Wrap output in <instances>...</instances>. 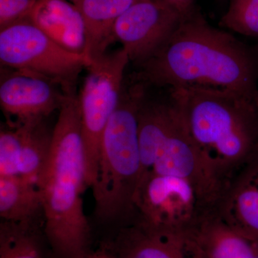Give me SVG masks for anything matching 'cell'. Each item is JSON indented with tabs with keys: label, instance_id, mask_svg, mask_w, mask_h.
I'll use <instances>...</instances> for the list:
<instances>
[{
	"label": "cell",
	"instance_id": "obj_3",
	"mask_svg": "<svg viewBox=\"0 0 258 258\" xmlns=\"http://www.w3.org/2000/svg\"><path fill=\"white\" fill-rule=\"evenodd\" d=\"M170 89L190 134L226 187L236 174L258 159L254 100L217 88Z\"/></svg>",
	"mask_w": 258,
	"mask_h": 258
},
{
	"label": "cell",
	"instance_id": "obj_10",
	"mask_svg": "<svg viewBox=\"0 0 258 258\" xmlns=\"http://www.w3.org/2000/svg\"><path fill=\"white\" fill-rule=\"evenodd\" d=\"M0 106L12 125L46 119L70 95L60 85L30 71L2 67Z\"/></svg>",
	"mask_w": 258,
	"mask_h": 258
},
{
	"label": "cell",
	"instance_id": "obj_16",
	"mask_svg": "<svg viewBox=\"0 0 258 258\" xmlns=\"http://www.w3.org/2000/svg\"><path fill=\"white\" fill-rule=\"evenodd\" d=\"M40 212H42V195L36 182L20 176H0L3 221H35Z\"/></svg>",
	"mask_w": 258,
	"mask_h": 258
},
{
	"label": "cell",
	"instance_id": "obj_11",
	"mask_svg": "<svg viewBox=\"0 0 258 258\" xmlns=\"http://www.w3.org/2000/svg\"><path fill=\"white\" fill-rule=\"evenodd\" d=\"M184 240L201 258H258L257 241L233 228L215 209H204Z\"/></svg>",
	"mask_w": 258,
	"mask_h": 258
},
{
	"label": "cell",
	"instance_id": "obj_6",
	"mask_svg": "<svg viewBox=\"0 0 258 258\" xmlns=\"http://www.w3.org/2000/svg\"><path fill=\"white\" fill-rule=\"evenodd\" d=\"M130 63L121 47L92 59L79 97L86 156V184L92 187L98 176L102 137L119 103L125 71Z\"/></svg>",
	"mask_w": 258,
	"mask_h": 258
},
{
	"label": "cell",
	"instance_id": "obj_12",
	"mask_svg": "<svg viewBox=\"0 0 258 258\" xmlns=\"http://www.w3.org/2000/svg\"><path fill=\"white\" fill-rule=\"evenodd\" d=\"M106 249L116 258H190L184 237L148 225L137 215Z\"/></svg>",
	"mask_w": 258,
	"mask_h": 258
},
{
	"label": "cell",
	"instance_id": "obj_25",
	"mask_svg": "<svg viewBox=\"0 0 258 258\" xmlns=\"http://www.w3.org/2000/svg\"><path fill=\"white\" fill-rule=\"evenodd\" d=\"M254 103H255L256 106L258 109V92L256 93L255 97H254Z\"/></svg>",
	"mask_w": 258,
	"mask_h": 258
},
{
	"label": "cell",
	"instance_id": "obj_8",
	"mask_svg": "<svg viewBox=\"0 0 258 258\" xmlns=\"http://www.w3.org/2000/svg\"><path fill=\"white\" fill-rule=\"evenodd\" d=\"M137 215L148 225L184 237L204 208L186 180L150 171L136 195Z\"/></svg>",
	"mask_w": 258,
	"mask_h": 258
},
{
	"label": "cell",
	"instance_id": "obj_21",
	"mask_svg": "<svg viewBox=\"0 0 258 258\" xmlns=\"http://www.w3.org/2000/svg\"><path fill=\"white\" fill-rule=\"evenodd\" d=\"M37 0H0V30L29 18Z\"/></svg>",
	"mask_w": 258,
	"mask_h": 258
},
{
	"label": "cell",
	"instance_id": "obj_13",
	"mask_svg": "<svg viewBox=\"0 0 258 258\" xmlns=\"http://www.w3.org/2000/svg\"><path fill=\"white\" fill-rule=\"evenodd\" d=\"M215 210L233 228L258 242V159L229 181Z\"/></svg>",
	"mask_w": 258,
	"mask_h": 258
},
{
	"label": "cell",
	"instance_id": "obj_9",
	"mask_svg": "<svg viewBox=\"0 0 258 258\" xmlns=\"http://www.w3.org/2000/svg\"><path fill=\"white\" fill-rule=\"evenodd\" d=\"M183 18L161 0L137 1L117 20L113 37L137 67L164 43Z\"/></svg>",
	"mask_w": 258,
	"mask_h": 258
},
{
	"label": "cell",
	"instance_id": "obj_5",
	"mask_svg": "<svg viewBox=\"0 0 258 258\" xmlns=\"http://www.w3.org/2000/svg\"><path fill=\"white\" fill-rule=\"evenodd\" d=\"M149 144L156 157L152 172L186 180L204 208H217L225 185L190 134L176 100L154 125Z\"/></svg>",
	"mask_w": 258,
	"mask_h": 258
},
{
	"label": "cell",
	"instance_id": "obj_26",
	"mask_svg": "<svg viewBox=\"0 0 258 258\" xmlns=\"http://www.w3.org/2000/svg\"><path fill=\"white\" fill-rule=\"evenodd\" d=\"M69 1H71V3H73V2H74V0H69Z\"/></svg>",
	"mask_w": 258,
	"mask_h": 258
},
{
	"label": "cell",
	"instance_id": "obj_27",
	"mask_svg": "<svg viewBox=\"0 0 258 258\" xmlns=\"http://www.w3.org/2000/svg\"><path fill=\"white\" fill-rule=\"evenodd\" d=\"M137 1H142V0H137Z\"/></svg>",
	"mask_w": 258,
	"mask_h": 258
},
{
	"label": "cell",
	"instance_id": "obj_24",
	"mask_svg": "<svg viewBox=\"0 0 258 258\" xmlns=\"http://www.w3.org/2000/svg\"><path fill=\"white\" fill-rule=\"evenodd\" d=\"M186 248H187V247H186ZM187 249L188 251H189L190 258H201L200 257V256L198 255V254L195 253V252H193V251L190 250V249L188 248Z\"/></svg>",
	"mask_w": 258,
	"mask_h": 258
},
{
	"label": "cell",
	"instance_id": "obj_19",
	"mask_svg": "<svg viewBox=\"0 0 258 258\" xmlns=\"http://www.w3.org/2000/svg\"><path fill=\"white\" fill-rule=\"evenodd\" d=\"M220 26L240 35L258 39V0H229Z\"/></svg>",
	"mask_w": 258,
	"mask_h": 258
},
{
	"label": "cell",
	"instance_id": "obj_17",
	"mask_svg": "<svg viewBox=\"0 0 258 258\" xmlns=\"http://www.w3.org/2000/svg\"><path fill=\"white\" fill-rule=\"evenodd\" d=\"M45 120L17 125L20 130L18 176L37 184L46 168L52 146L53 129Z\"/></svg>",
	"mask_w": 258,
	"mask_h": 258
},
{
	"label": "cell",
	"instance_id": "obj_23",
	"mask_svg": "<svg viewBox=\"0 0 258 258\" xmlns=\"http://www.w3.org/2000/svg\"><path fill=\"white\" fill-rule=\"evenodd\" d=\"M82 258H116L106 248L98 249L96 252H89Z\"/></svg>",
	"mask_w": 258,
	"mask_h": 258
},
{
	"label": "cell",
	"instance_id": "obj_15",
	"mask_svg": "<svg viewBox=\"0 0 258 258\" xmlns=\"http://www.w3.org/2000/svg\"><path fill=\"white\" fill-rule=\"evenodd\" d=\"M137 0H74L82 17L86 32V55L92 60L107 52L115 41L113 30L117 20Z\"/></svg>",
	"mask_w": 258,
	"mask_h": 258
},
{
	"label": "cell",
	"instance_id": "obj_22",
	"mask_svg": "<svg viewBox=\"0 0 258 258\" xmlns=\"http://www.w3.org/2000/svg\"><path fill=\"white\" fill-rule=\"evenodd\" d=\"M175 10L182 18L187 16L195 10L196 0H161Z\"/></svg>",
	"mask_w": 258,
	"mask_h": 258
},
{
	"label": "cell",
	"instance_id": "obj_2",
	"mask_svg": "<svg viewBox=\"0 0 258 258\" xmlns=\"http://www.w3.org/2000/svg\"><path fill=\"white\" fill-rule=\"evenodd\" d=\"M86 156L79 97L70 95L59 109L41 191L44 233L56 258H82L89 251L91 227L83 208Z\"/></svg>",
	"mask_w": 258,
	"mask_h": 258
},
{
	"label": "cell",
	"instance_id": "obj_4",
	"mask_svg": "<svg viewBox=\"0 0 258 258\" xmlns=\"http://www.w3.org/2000/svg\"><path fill=\"white\" fill-rule=\"evenodd\" d=\"M145 84L125 74L119 103L102 137L98 176L92 186L95 214L100 220L135 217L136 195L142 180L138 111Z\"/></svg>",
	"mask_w": 258,
	"mask_h": 258
},
{
	"label": "cell",
	"instance_id": "obj_14",
	"mask_svg": "<svg viewBox=\"0 0 258 258\" xmlns=\"http://www.w3.org/2000/svg\"><path fill=\"white\" fill-rule=\"evenodd\" d=\"M28 19L61 46L86 53L82 17L69 0H37Z\"/></svg>",
	"mask_w": 258,
	"mask_h": 258
},
{
	"label": "cell",
	"instance_id": "obj_1",
	"mask_svg": "<svg viewBox=\"0 0 258 258\" xmlns=\"http://www.w3.org/2000/svg\"><path fill=\"white\" fill-rule=\"evenodd\" d=\"M133 73L152 87L217 88L254 100L258 49L212 26L195 8Z\"/></svg>",
	"mask_w": 258,
	"mask_h": 258
},
{
	"label": "cell",
	"instance_id": "obj_20",
	"mask_svg": "<svg viewBox=\"0 0 258 258\" xmlns=\"http://www.w3.org/2000/svg\"><path fill=\"white\" fill-rule=\"evenodd\" d=\"M20 145L18 125L6 123L0 131V176H18V159Z\"/></svg>",
	"mask_w": 258,
	"mask_h": 258
},
{
	"label": "cell",
	"instance_id": "obj_18",
	"mask_svg": "<svg viewBox=\"0 0 258 258\" xmlns=\"http://www.w3.org/2000/svg\"><path fill=\"white\" fill-rule=\"evenodd\" d=\"M0 258H42L34 221L13 222L2 220Z\"/></svg>",
	"mask_w": 258,
	"mask_h": 258
},
{
	"label": "cell",
	"instance_id": "obj_7",
	"mask_svg": "<svg viewBox=\"0 0 258 258\" xmlns=\"http://www.w3.org/2000/svg\"><path fill=\"white\" fill-rule=\"evenodd\" d=\"M0 62L2 67L45 76L73 95L80 74L92 60L61 46L28 18L0 30Z\"/></svg>",
	"mask_w": 258,
	"mask_h": 258
}]
</instances>
